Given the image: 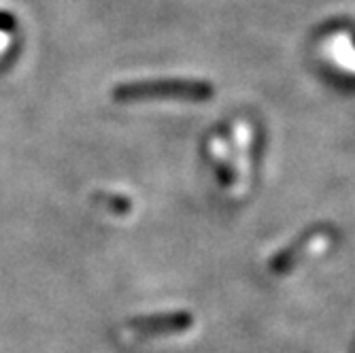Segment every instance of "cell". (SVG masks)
Returning a JSON list of instances; mask_svg holds the SVG:
<instances>
[{
    "mask_svg": "<svg viewBox=\"0 0 355 353\" xmlns=\"http://www.w3.org/2000/svg\"><path fill=\"white\" fill-rule=\"evenodd\" d=\"M191 94H205V89H198V85H187L177 81H149V83L119 85L115 89V98L135 101V98H153V96H191Z\"/></svg>",
    "mask_w": 355,
    "mask_h": 353,
    "instance_id": "1",
    "label": "cell"
},
{
    "mask_svg": "<svg viewBox=\"0 0 355 353\" xmlns=\"http://www.w3.org/2000/svg\"><path fill=\"white\" fill-rule=\"evenodd\" d=\"M191 324V317L185 313H173V315H151V317H139L130 322V330L147 336L155 334H171L185 330Z\"/></svg>",
    "mask_w": 355,
    "mask_h": 353,
    "instance_id": "2",
    "label": "cell"
},
{
    "mask_svg": "<svg viewBox=\"0 0 355 353\" xmlns=\"http://www.w3.org/2000/svg\"><path fill=\"white\" fill-rule=\"evenodd\" d=\"M234 137H236V155H239V179H243L241 181V187L247 183V177H249V157H247V153H249V145H251V128L245 123V121H241V123H236V128H234Z\"/></svg>",
    "mask_w": 355,
    "mask_h": 353,
    "instance_id": "3",
    "label": "cell"
},
{
    "mask_svg": "<svg viewBox=\"0 0 355 353\" xmlns=\"http://www.w3.org/2000/svg\"><path fill=\"white\" fill-rule=\"evenodd\" d=\"M3 37H5V35H3ZM3 37H0V47H3V43H5V39H3Z\"/></svg>",
    "mask_w": 355,
    "mask_h": 353,
    "instance_id": "4",
    "label": "cell"
}]
</instances>
